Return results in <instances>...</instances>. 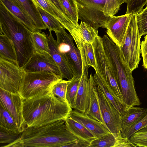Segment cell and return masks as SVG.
Instances as JSON below:
<instances>
[{
	"instance_id": "30",
	"label": "cell",
	"mask_w": 147,
	"mask_h": 147,
	"mask_svg": "<svg viewBox=\"0 0 147 147\" xmlns=\"http://www.w3.org/2000/svg\"><path fill=\"white\" fill-rule=\"evenodd\" d=\"M118 140L110 132L92 140L89 147H115Z\"/></svg>"
},
{
	"instance_id": "42",
	"label": "cell",
	"mask_w": 147,
	"mask_h": 147,
	"mask_svg": "<svg viewBox=\"0 0 147 147\" xmlns=\"http://www.w3.org/2000/svg\"><path fill=\"white\" fill-rule=\"evenodd\" d=\"M128 140L136 147H147V137L144 138H129Z\"/></svg>"
},
{
	"instance_id": "21",
	"label": "cell",
	"mask_w": 147,
	"mask_h": 147,
	"mask_svg": "<svg viewBox=\"0 0 147 147\" xmlns=\"http://www.w3.org/2000/svg\"><path fill=\"white\" fill-rule=\"evenodd\" d=\"M88 82L89 97V104L88 109L85 113L95 119L105 124L101 113L96 85L92 74L90 75Z\"/></svg>"
},
{
	"instance_id": "24",
	"label": "cell",
	"mask_w": 147,
	"mask_h": 147,
	"mask_svg": "<svg viewBox=\"0 0 147 147\" xmlns=\"http://www.w3.org/2000/svg\"><path fill=\"white\" fill-rule=\"evenodd\" d=\"M25 10L34 22L38 31L47 28L44 23L38 9L31 0H18Z\"/></svg>"
},
{
	"instance_id": "4",
	"label": "cell",
	"mask_w": 147,
	"mask_h": 147,
	"mask_svg": "<svg viewBox=\"0 0 147 147\" xmlns=\"http://www.w3.org/2000/svg\"><path fill=\"white\" fill-rule=\"evenodd\" d=\"M0 32L13 42L18 65L23 67L33 53L31 32L0 3Z\"/></svg>"
},
{
	"instance_id": "9",
	"label": "cell",
	"mask_w": 147,
	"mask_h": 147,
	"mask_svg": "<svg viewBox=\"0 0 147 147\" xmlns=\"http://www.w3.org/2000/svg\"><path fill=\"white\" fill-rule=\"evenodd\" d=\"M63 28L55 32L58 49L75 69L78 76H81L82 62L79 50L75 46L74 39Z\"/></svg>"
},
{
	"instance_id": "38",
	"label": "cell",
	"mask_w": 147,
	"mask_h": 147,
	"mask_svg": "<svg viewBox=\"0 0 147 147\" xmlns=\"http://www.w3.org/2000/svg\"><path fill=\"white\" fill-rule=\"evenodd\" d=\"M84 55L88 66L96 69L95 59L92 45L85 42H83Z\"/></svg>"
},
{
	"instance_id": "10",
	"label": "cell",
	"mask_w": 147,
	"mask_h": 147,
	"mask_svg": "<svg viewBox=\"0 0 147 147\" xmlns=\"http://www.w3.org/2000/svg\"><path fill=\"white\" fill-rule=\"evenodd\" d=\"M24 72L18 65L0 58V88L13 93H18Z\"/></svg>"
},
{
	"instance_id": "6",
	"label": "cell",
	"mask_w": 147,
	"mask_h": 147,
	"mask_svg": "<svg viewBox=\"0 0 147 147\" xmlns=\"http://www.w3.org/2000/svg\"><path fill=\"white\" fill-rule=\"evenodd\" d=\"M92 45L96 66L95 73L111 87L123 107V97L112 64L104 48L102 37L99 36L96 38Z\"/></svg>"
},
{
	"instance_id": "45",
	"label": "cell",
	"mask_w": 147,
	"mask_h": 147,
	"mask_svg": "<svg viewBox=\"0 0 147 147\" xmlns=\"http://www.w3.org/2000/svg\"><path fill=\"white\" fill-rule=\"evenodd\" d=\"M4 147H24L22 144L20 137L13 142L7 144Z\"/></svg>"
},
{
	"instance_id": "36",
	"label": "cell",
	"mask_w": 147,
	"mask_h": 147,
	"mask_svg": "<svg viewBox=\"0 0 147 147\" xmlns=\"http://www.w3.org/2000/svg\"><path fill=\"white\" fill-rule=\"evenodd\" d=\"M136 21L140 37L147 34V5L136 14Z\"/></svg>"
},
{
	"instance_id": "40",
	"label": "cell",
	"mask_w": 147,
	"mask_h": 147,
	"mask_svg": "<svg viewBox=\"0 0 147 147\" xmlns=\"http://www.w3.org/2000/svg\"><path fill=\"white\" fill-rule=\"evenodd\" d=\"M140 51L142 58V66L146 70L147 75V34L140 43Z\"/></svg>"
},
{
	"instance_id": "11",
	"label": "cell",
	"mask_w": 147,
	"mask_h": 147,
	"mask_svg": "<svg viewBox=\"0 0 147 147\" xmlns=\"http://www.w3.org/2000/svg\"><path fill=\"white\" fill-rule=\"evenodd\" d=\"M96 88L101 113L105 124L117 138L123 139L121 135L120 114L97 85Z\"/></svg>"
},
{
	"instance_id": "20",
	"label": "cell",
	"mask_w": 147,
	"mask_h": 147,
	"mask_svg": "<svg viewBox=\"0 0 147 147\" xmlns=\"http://www.w3.org/2000/svg\"><path fill=\"white\" fill-rule=\"evenodd\" d=\"M147 114V108L134 106L120 114L121 131L123 132L142 119Z\"/></svg>"
},
{
	"instance_id": "32",
	"label": "cell",
	"mask_w": 147,
	"mask_h": 147,
	"mask_svg": "<svg viewBox=\"0 0 147 147\" xmlns=\"http://www.w3.org/2000/svg\"><path fill=\"white\" fill-rule=\"evenodd\" d=\"M61 1L69 18L76 26L79 27L78 7L76 0Z\"/></svg>"
},
{
	"instance_id": "29",
	"label": "cell",
	"mask_w": 147,
	"mask_h": 147,
	"mask_svg": "<svg viewBox=\"0 0 147 147\" xmlns=\"http://www.w3.org/2000/svg\"><path fill=\"white\" fill-rule=\"evenodd\" d=\"M79 30L84 42L92 45L95 39L99 36L98 30L83 21L79 24Z\"/></svg>"
},
{
	"instance_id": "44",
	"label": "cell",
	"mask_w": 147,
	"mask_h": 147,
	"mask_svg": "<svg viewBox=\"0 0 147 147\" xmlns=\"http://www.w3.org/2000/svg\"><path fill=\"white\" fill-rule=\"evenodd\" d=\"M51 0L60 10L68 17L66 11L61 0Z\"/></svg>"
},
{
	"instance_id": "1",
	"label": "cell",
	"mask_w": 147,
	"mask_h": 147,
	"mask_svg": "<svg viewBox=\"0 0 147 147\" xmlns=\"http://www.w3.org/2000/svg\"><path fill=\"white\" fill-rule=\"evenodd\" d=\"M72 108L50 92L25 100L23 115L28 127H38L69 117Z\"/></svg>"
},
{
	"instance_id": "23",
	"label": "cell",
	"mask_w": 147,
	"mask_h": 147,
	"mask_svg": "<svg viewBox=\"0 0 147 147\" xmlns=\"http://www.w3.org/2000/svg\"><path fill=\"white\" fill-rule=\"evenodd\" d=\"M0 58L18 65L17 54L12 41L1 33H0Z\"/></svg>"
},
{
	"instance_id": "26",
	"label": "cell",
	"mask_w": 147,
	"mask_h": 147,
	"mask_svg": "<svg viewBox=\"0 0 147 147\" xmlns=\"http://www.w3.org/2000/svg\"><path fill=\"white\" fill-rule=\"evenodd\" d=\"M33 53H50L48 36L44 32L38 31L31 32Z\"/></svg>"
},
{
	"instance_id": "35",
	"label": "cell",
	"mask_w": 147,
	"mask_h": 147,
	"mask_svg": "<svg viewBox=\"0 0 147 147\" xmlns=\"http://www.w3.org/2000/svg\"><path fill=\"white\" fill-rule=\"evenodd\" d=\"M128 0H105L104 12L106 15L112 17L116 14L120 9L121 5L127 3Z\"/></svg>"
},
{
	"instance_id": "8",
	"label": "cell",
	"mask_w": 147,
	"mask_h": 147,
	"mask_svg": "<svg viewBox=\"0 0 147 147\" xmlns=\"http://www.w3.org/2000/svg\"><path fill=\"white\" fill-rule=\"evenodd\" d=\"M78 19L98 30L106 28L107 23L111 17L104 12L105 0H76Z\"/></svg>"
},
{
	"instance_id": "16",
	"label": "cell",
	"mask_w": 147,
	"mask_h": 147,
	"mask_svg": "<svg viewBox=\"0 0 147 147\" xmlns=\"http://www.w3.org/2000/svg\"><path fill=\"white\" fill-rule=\"evenodd\" d=\"M31 1L37 8H41L58 20L71 36L79 32V27L76 26L69 17L60 10L51 0Z\"/></svg>"
},
{
	"instance_id": "22",
	"label": "cell",
	"mask_w": 147,
	"mask_h": 147,
	"mask_svg": "<svg viewBox=\"0 0 147 147\" xmlns=\"http://www.w3.org/2000/svg\"><path fill=\"white\" fill-rule=\"evenodd\" d=\"M66 129L79 139L91 142L96 138L84 126L69 116L65 120Z\"/></svg>"
},
{
	"instance_id": "17",
	"label": "cell",
	"mask_w": 147,
	"mask_h": 147,
	"mask_svg": "<svg viewBox=\"0 0 147 147\" xmlns=\"http://www.w3.org/2000/svg\"><path fill=\"white\" fill-rule=\"evenodd\" d=\"M84 126L96 138L111 132L107 125L86 113L71 110L69 116Z\"/></svg>"
},
{
	"instance_id": "31",
	"label": "cell",
	"mask_w": 147,
	"mask_h": 147,
	"mask_svg": "<svg viewBox=\"0 0 147 147\" xmlns=\"http://www.w3.org/2000/svg\"><path fill=\"white\" fill-rule=\"evenodd\" d=\"M37 8L44 23L49 31L55 32L64 28L58 20L51 14L39 7Z\"/></svg>"
},
{
	"instance_id": "5",
	"label": "cell",
	"mask_w": 147,
	"mask_h": 147,
	"mask_svg": "<svg viewBox=\"0 0 147 147\" xmlns=\"http://www.w3.org/2000/svg\"><path fill=\"white\" fill-rule=\"evenodd\" d=\"M61 76L47 71L24 72L18 93L23 100L45 95L50 92Z\"/></svg>"
},
{
	"instance_id": "27",
	"label": "cell",
	"mask_w": 147,
	"mask_h": 147,
	"mask_svg": "<svg viewBox=\"0 0 147 147\" xmlns=\"http://www.w3.org/2000/svg\"><path fill=\"white\" fill-rule=\"evenodd\" d=\"M81 77L79 76H74L70 80L67 85L66 99L72 109H74L76 103Z\"/></svg>"
},
{
	"instance_id": "2",
	"label": "cell",
	"mask_w": 147,
	"mask_h": 147,
	"mask_svg": "<svg viewBox=\"0 0 147 147\" xmlns=\"http://www.w3.org/2000/svg\"><path fill=\"white\" fill-rule=\"evenodd\" d=\"M24 147H62L78 138L60 120L38 127H27L20 136Z\"/></svg>"
},
{
	"instance_id": "41",
	"label": "cell",
	"mask_w": 147,
	"mask_h": 147,
	"mask_svg": "<svg viewBox=\"0 0 147 147\" xmlns=\"http://www.w3.org/2000/svg\"><path fill=\"white\" fill-rule=\"evenodd\" d=\"M90 143V142L78 139L67 144L63 147H89Z\"/></svg>"
},
{
	"instance_id": "39",
	"label": "cell",
	"mask_w": 147,
	"mask_h": 147,
	"mask_svg": "<svg viewBox=\"0 0 147 147\" xmlns=\"http://www.w3.org/2000/svg\"><path fill=\"white\" fill-rule=\"evenodd\" d=\"M126 13L137 14L147 3V0H128Z\"/></svg>"
},
{
	"instance_id": "7",
	"label": "cell",
	"mask_w": 147,
	"mask_h": 147,
	"mask_svg": "<svg viewBox=\"0 0 147 147\" xmlns=\"http://www.w3.org/2000/svg\"><path fill=\"white\" fill-rule=\"evenodd\" d=\"M137 21L136 14L132 15L123 45L120 47L131 72L138 67L140 60V39Z\"/></svg>"
},
{
	"instance_id": "33",
	"label": "cell",
	"mask_w": 147,
	"mask_h": 147,
	"mask_svg": "<svg viewBox=\"0 0 147 147\" xmlns=\"http://www.w3.org/2000/svg\"><path fill=\"white\" fill-rule=\"evenodd\" d=\"M69 81L63 79L59 81L53 86L49 92L61 100L68 102L66 99V92Z\"/></svg>"
},
{
	"instance_id": "28",
	"label": "cell",
	"mask_w": 147,
	"mask_h": 147,
	"mask_svg": "<svg viewBox=\"0 0 147 147\" xmlns=\"http://www.w3.org/2000/svg\"><path fill=\"white\" fill-rule=\"evenodd\" d=\"M0 126L14 131L20 132L12 115L1 102Z\"/></svg>"
},
{
	"instance_id": "43",
	"label": "cell",
	"mask_w": 147,
	"mask_h": 147,
	"mask_svg": "<svg viewBox=\"0 0 147 147\" xmlns=\"http://www.w3.org/2000/svg\"><path fill=\"white\" fill-rule=\"evenodd\" d=\"M147 137V127L144 128L134 134L130 138Z\"/></svg>"
},
{
	"instance_id": "19",
	"label": "cell",
	"mask_w": 147,
	"mask_h": 147,
	"mask_svg": "<svg viewBox=\"0 0 147 147\" xmlns=\"http://www.w3.org/2000/svg\"><path fill=\"white\" fill-rule=\"evenodd\" d=\"M0 1V3H2L8 10L19 19L31 32L38 31L34 22L18 0Z\"/></svg>"
},
{
	"instance_id": "18",
	"label": "cell",
	"mask_w": 147,
	"mask_h": 147,
	"mask_svg": "<svg viewBox=\"0 0 147 147\" xmlns=\"http://www.w3.org/2000/svg\"><path fill=\"white\" fill-rule=\"evenodd\" d=\"M82 62V73L77 92L76 103L73 109L85 113L89 104L88 69L89 67L86 61Z\"/></svg>"
},
{
	"instance_id": "34",
	"label": "cell",
	"mask_w": 147,
	"mask_h": 147,
	"mask_svg": "<svg viewBox=\"0 0 147 147\" xmlns=\"http://www.w3.org/2000/svg\"><path fill=\"white\" fill-rule=\"evenodd\" d=\"M21 133L0 126V143L6 145L11 144L20 137Z\"/></svg>"
},
{
	"instance_id": "25",
	"label": "cell",
	"mask_w": 147,
	"mask_h": 147,
	"mask_svg": "<svg viewBox=\"0 0 147 147\" xmlns=\"http://www.w3.org/2000/svg\"><path fill=\"white\" fill-rule=\"evenodd\" d=\"M93 76L97 86L100 88L110 102L120 114L123 110V106L111 88L103 82L96 74H94Z\"/></svg>"
},
{
	"instance_id": "37",
	"label": "cell",
	"mask_w": 147,
	"mask_h": 147,
	"mask_svg": "<svg viewBox=\"0 0 147 147\" xmlns=\"http://www.w3.org/2000/svg\"><path fill=\"white\" fill-rule=\"evenodd\" d=\"M147 126V114L142 119L136 124L121 133L122 138L128 141L129 138L135 133Z\"/></svg>"
},
{
	"instance_id": "46",
	"label": "cell",
	"mask_w": 147,
	"mask_h": 147,
	"mask_svg": "<svg viewBox=\"0 0 147 147\" xmlns=\"http://www.w3.org/2000/svg\"></svg>"
},
{
	"instance_id": "13",
	"label": "cell",
	"mask_w": 147,
	"mask_h": 147,
	"mask_svg": "<svg viewBox=\"0 0 147 147\" xmlns=\"http://www.w3.org/2000/svg\"><path fill=\"white\" fill-rule=\"evenodd\" d=\"M22 68L25 72L47 71L61 77L59 68L50 53H33Z\"/></svg>"
},
{
	"instance_id": "12",
	"label": "cell",
	"mask_w": 147,
	"mask_h": 147,
	"mask_svg": "<svg viewBox=\"0 0 147 147\" xmlns=\"http://www.w3.org/2000/svg\"><path fill=\"white\" fill-rule=\"evenodd\" d=\"M0 101L12 115L19 131L27 127L23 115V99L18 93H13L0 88Z\"/></svg>"
},
{
	"instance_id": "15",
	"label": "cell",
	"mask_w": 147,
	"mask_h": 147,
	"mask_svg": "<svg viewBox=\"0 0 147 147\" xmlns=\"http://www.w3.org/2000/svg\"><path fill=\"white\" fill-rule=\"evenodd\" d=\"M49 31V34L47 36L50 53L59 68L62 78L70 80L74 76H78L76 71L63 54L59 51L57 40L53 36L52 31Z\"/></svg>"
},
{
	"instance_id": "3",
	"label": "cell",
	"mask_w": 147,
	"mask_h": 147,
	"mask_svg": "<svg viewBox=\"0 0 147 147\" xmlns=\"http://www.w3.org/2000/svg\"><path fill=\"white\" fill-rule=\"evenodd\" d=\"M102 39L104 48L112 64L123 97L124 109L140 105V101L136 90L132 72L120 47L106 35H104Z\"/></svg>"
},
{
	"instance_id": "14",
	"label": "cell",
	"mask_w": 147,
	"mask_h": 147,
	"mask_svg": "<svg viewBox=\"0 0 147 147\" xmlns=\"http://www.w3.org/2000/svg\"><path fill=\"white\" fill-rule=\"evenodd\" d=\"M132 13H126L119 16L111 17L106 25V32L110 38L117 45H123Z\"/></svg>"
}]
</instances>
